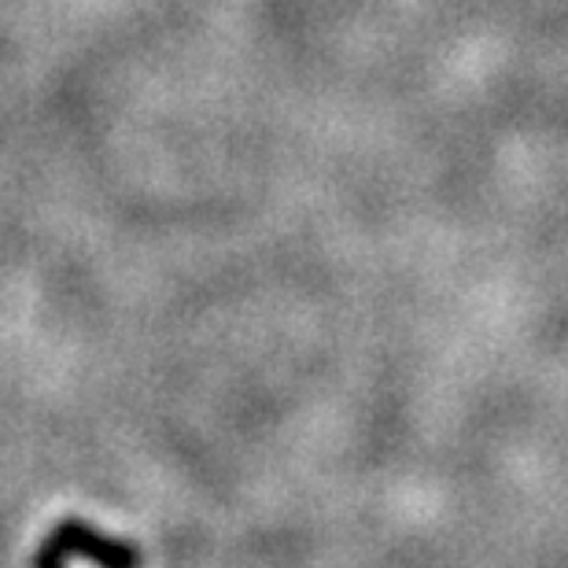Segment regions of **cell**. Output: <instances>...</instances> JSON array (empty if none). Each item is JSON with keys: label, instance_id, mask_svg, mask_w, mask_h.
<instances>
[{"label": "cell", "instance_id": "cell-1", "mask_svg": "<svg viewBox=\"0 0 568 568\" xmlns=\"http://www.w3.org/2000/svg\"><path fill=\"white\" fill-rule=\"evenodd\" d=\"M44 547H52L60 558H71V554H85V561H93L100 568H141V554L126 547V542H115L108 536H100L82 520H63L60 528H55V536L44 542Z\"/></svg>", "mask_w": 568, "mask_h": 568}, {"label": "cell", "instance_id": "cell-2", "mask_svg": "<svg viewBox=\"0 0 568 568\" xmlns=\"http://www.w3.org/2000/svg\"><path fill=\"white\" fill-rule=\"evenodd\" d=\"M67 565V558H60L52 547H44L41 554H38V561H33V568H63Z\"/></svg>", "mask_w": 568, "mask_h": 568}]
</instances>
